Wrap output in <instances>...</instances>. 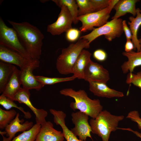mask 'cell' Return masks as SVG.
<instances>
[{
	"mask_svg": "<svg viewBox=\"0 0 141 141\" xmlns=\"http://www.w3.org/2000/svg\"><path fill=\"white\" fill-rule=\"evenodd\" d=\"M8 22L16 31L26 50L32 59L39 60L44 36L36 27L27 22Z\"/></svg>",
	"mask_w": 141,
	"mask_h": 141,
	"instance_id": "6da1fadb",
	"label": "cell"
},
{
	"mask_svg": "<svg viewBox=\"0 0 141 141\" xmlns=\"http://www.w3.org/2000/svg\"><path fill=\"white\" fill-rule=\"evenodd\" d=\"M60 94L73 98L74 102L70 103V106L74 110H78L92 118H96L103 110V107L98 99H92L89 98L84 90L76 91L71 88H66L60 91Z\"/></svg>",
	"mask_w": 141,
	"mask_h": 141,
	"instance_id": "7a4b0ae2",
	"label": "cell"
},
{
	"mask_svg": "<svg viewBox=\"0 0 141 141\" xmlns=\"http://www.w3.org/2000/svg\"><path fill=\"white\" fill-rule=\"evenodd\" d=\"M90 45L87 40L79 38L75 43H71L63 49L56 63L59 73L63 75L72 73L73 66L80 52L84 48H89Z\"/></svg>",
	"mask_w": 141,
	"mask_h": 141,
	"instance_id": "3957f363",
	"label": "cell"
},
{
	"mask_svg": "<svg viewBox=\"0 0 141 141\" xmlns=\"http://www.w3.org/2000/svg\"><path fill=\"white\" fill-rule=\"evenodd\" d=\"M124 117L123 115H115L107 110H102L96 118L90 120L92 132L100 137L102 141H108L111 132L117 130L119 122Z\"/></svg>",
	"mask_w": 141,
	"mask_h": 141,
	"instance_id": "277c9868",
	"label": "cell"
},
{
	"mask_svg": "<svg viewBox=\"0 0 141 141\" xmlns=\"http://www.w3.org/2000/svg\"><path fill=\"white\" fill-rule=\"evenodd\" d=\"M123 20L121 19H115L108 21L102 26L94 28L89 34L81 36L79 38L87 40L90 43L98 37L104 35L109 41L116 38L120 37L124 32L122 25Z\"/></svg>",
	"mask_w": 141,
	"mask_h": 141,
	"instance_id": "5b68a950",
	"label": "cell"
},
{
	"mask_svg": "<svg viewBox=\"0 0 141 141\" xmlns=\"http://www.w3.org/2000/svg\"><path fill=\"white\" fill-rule=\"evenodd\" d=\"M0 45L14 50L27 59L32 60L28 53L16 31L6 25L0 17Z\"/></svg>",
	"mask_w": 141,
	"mask_h": 141,
	"instance_id": "8992f818",
	"label": "cell"
},
{
	"mask_svg": "<svg viewBox=\"0 0 141 141\" xmlns=\"http://www.w3.org/2000/svg\"><path fill=\"white\" fill-rule=\"evenodd\" d=\"M110 13L107 7L100 11L78 16L77 20L82 23L80 30L81 32H85L93 30L95 27L102 26L107 22Z\"/></svg>",
	"mask_w": 141,
	"mask_h": 141,
	"instance_id": "52a82bcc",
	"label": "cell"
},
{
	"mask_svg": "<svg viewBox=\"0 0 141 141\" xmlns=\"http://www.w3.org/2000/svg\"><path fill=\"white\" fill-rule=\"evenodd\" d=\"M72 121L74 125L70 130L79 139L86 141L87 137L91 138L90 133L92 130L88 122L89 116L80 111L71 114Z\"/></svg>",
	"mask_w": 141,
	"mask_h": 141,
	"instance_id": "ba28073f",
	"label": "cell"
},
{
	"mask_svg": "<svg viewBox=\"0 0 141 141\" xmlns=\"http://www.w3.org/2000/svg\"><path fill=\"white\" fill-rule=\"evenodd\" d=\"M60 8L61 11L56 21L47 27V31L53 36L60 35L72 27L73 19L67 7L62 5Z\"/></svg>",
	"mask_w": 141,
	"mask_h": 141,
	"instance_id": "9c48e42d",
	"label": "cell"
},
{
	"mask_svg": "<svg viewBox=\"0 0 141 141\" xmlns=\"http://www.w3.org/2000/svg\"><path fill=\"white\" fill-rule=\"evenodd\" d=\"M39 60H34L28 66L20 70V78L22 88L28 90L34 89L39 91L44 86L33 74V71L39 66Z\"/></svg>",
	"mask_w": 141,
	"mask_h": 141,
	"instance_id": "30bf717a",
	"label": "cell"
},
{
	"mask_svg": "<svg viewBox=\"0 0 141 141\" xmlns=\"http://www.w3.org/2000/svg\"><path fill=\"white\" fill-rule=\"evenodd\" d=\"M30 96L29 90L21 87L15 95L14 101L27 105L35 115L36 124L42 125L46 121L45 118L48 115V112L43 109L35 108L30 101Z\"/></svg>",
	"mask_w": 141,
	"mask_h": 141,
	"instance_id": "8fae6325",
	"label": "cell"
},
{
	"mask_svg": "<svg viewBox=\"0 0 141 141\" xmlns=\"http://www.w3.org/2000/svg\"><path fill=\"white\" fill-rule=\"evenodd\" d=\"M0 59L1 61L15 65L20 69L26 67L34 60H28L20 53L0 45Z\"/></svg>",
	"mask_w": 141,
	"mask_h": 141,
	"instance_id": "7c38bea8",
	"label": "cell"
},
{
	"mask_svg": "<svg viewBox=\"0 0 141 141\" xmlns=\"http://www.w3.org/2000/svg\"><path fill=\"white\" fill-rule=\"evenodd\" d=\"M84 79L87 81L92 80L107 83L110 79L109 74L102 65L91 60L84 70Z\"/></svg>",
	"mask_w": 141,
	"mask_h": 141,
	"instance_id": "4fadbf2b",
	"label": "cell"
},
{
	"mask_svg": "<svg viewBox=\"0 0 141 141\" xmlns=\"http://www.w3.org/2000/svg\"><path fill=\"white\" fill-rule=\"evenodd\" d=\"M89 89L95 96L108 98L123 97V92L109 88L105 82L89 80Z\"/></svg>",
	"mask_w": 141,
	"mask_h": 141,
	"instance_id": "5bb4252c",
	"label": "cell"
},
{
	"mask_svg": "<svg viewBox=\"0 0 141 141\" xmlns=\"http://www.w3.org/2000/svg\"><path fill=\"white\" fill-rule=\"evenodd\" d=\"M64 139L62 132L55 129L48 121L41 125L35 141H63Z\"/></svg>",
	"mask_w": 141,
	"mask_h": 141,
	"instance_id": "9a60e30c",
	"label": "cell"
},
{
	"mask_svg": "<svg viewBox=\"0 0 141 141\" xmlns=\"http://www.w3.org/2000/svg\"><path fill=\"white\" fill-rule=\"evenodd\" d=\"M19 113H17L15 118L5 128L10 141L12 140L17 132L28 130L34 125L33 122L28 121L21 124L22 120L19 119Z\"/></svg>",
	"mask_w": 141,
	"mask_h": 141,
	"instance_id": "2e32d148",
	"label": "cell"
},
{
	"mask_svg": "<svg viewBox=\"0 0 141 141\" xmlns=\"http://www.w3.org/2000/svg\"><path fill=\"white\" fill-rule=\"evenodd\" d=\"M20 72V70L16 67L2 93L13 101L15 95L21 88Z\"/></svg>",
	"mask_w": 141,
	"mask_h": 141,
	"instance_id": "e0dca14e",
	"label": "cell"
},
{
	"mask_svg": "<svg viewBox=\"0 0 141 141\" xmlns=\"http://www.w3.org/2000/svg\"><path fill=\"white\" fill-rule=\"evenodd\" d=\"M138 0H119L114 8L115 13L111 19L119 18L127 13L132 14L133 17L137 15L136 4Z\"/></svg>",
	"mask_w": 141,
	"mask_h": 141,
	"instance_id": "ac0fdd59",
	"label": "cell"
},
{
	"mask_svg": "<svg viewBox=\"0 0 141 141\" xmlns=\"http://www.w3.org/2000/svg\"><path fill=\"white\" fill-rule=\"evenodd\" d=\"M91 54L88 51L83 49L76 61L73 69V75L79 79H84L85 68L91 60Z\"/></svg>",
	"mask_w": 141,
	"mask_h": 141,
	"instance_id": "d6986e66",
	"label": "cell"
},
{
	"mask_svg": "<svg viewBox=\"0 0 141 141\" xmlns=\"http://www.w3.org/2000/svg\"><path fill=\"white\" fill-rule=\"evenodd\" d=\"M122 54L128 59L127 61L124 62L121 66L124 73H133L135 68L141 66V48L138 52L133 51L129 52H124Z\"/></svg>",
	"mask_w": 141,
	"mask_h": 141,
	"instance_id": "ffe728a7",
	"label": "cell"
},
{
	"mask_svg": "<svg viewBox=\"0 0 141 141\" xmlns=\"http://www.w3.org/2000/svg\"><path fill=\"white\" fill-rule=\"evenodd\" d=\"M139 8L137 9V15L136 17L131 16L129 17L130 21L128 22L132 35L131 40L134 46V50L136 49L137 52L141 49V45L137 37V33L139 28L141 25V13Z\"/></svg>",
	"mask_w": 141,
	"mask_h": 141,
	"instance_id": "44dd1931",
	"label": "cell"
},
{
	"mask_svg": "<svg viewBox=\"0 0 141 141\" xmlns=\"http://www.w3.org/2000/svg\"><path fill=\"white\" fill-rule=\"evenodd\" d=\"M16 67L13 64L0 62V93L4 88Z\"/></svg>",
	"mask_w": 141,
	"mask_h": 141,
	"instance_id": "7402d4cb",
	"label": "cell"
},
{
	"mask_svg": "<svg viewBox=\"0 0 141 141\" xmlns=\"http://www.w3.org/2000/svg\"><path fill=\"white\" fill-rule=\"evenodd\" d=\"M41 125L36 124L30 130L14 137L11 141H35Z\"/></svg>",
	"mask_w": 141,
	"mask_h": 141,
	"instance_id": "603a6c76",
	"label": "cell"
},
{
	"mask_svg": "<svg viewBox=\"0 0 141 141\" xmlns=\"http://www.w3.org/2000/svg\"><path fill=\"white\" fill-rule=\"evenodd\" d=\"M60 8L62 5L66 7L73 17V23L77 24L78 21V9L76 0H53L52 1Z\"/></svg>",
	"mask_w": 141,
	"mask_h": 141,
	"instance_id": "cb8c5ba5",
	"label": "cell"
},
{
	"mask_svg": "<svg viewBox=\"0 0 141 141\" xmlns=\"http://www.w3.org/2000/svg\"><path fill=\"white\" fill-rule=\"evenodd\" d=\"M0 104L7 110L12 108H15L19 109L24 114V117L26 119H30L32 117L31 113L29 111H26L24 108L18 107L14 102V101L8 98L2 94L0 96Z\"/></svg>",
	"mask_w": 141,
	"mask_h": 141,
	"instance_id": "d4e9b609",
	"label": "cell"
},
{
	"mask_svg": "<svg viewBox=\"0 0 141 141\" xmlns=\"http://www.w3.org/2000/svg\"><path fill=\"white\" fill-rule=\"evenodd\" d=\"M17 113L14 109L5 110L0 108V128H5L15 118Z\"/></svg>",
	"mask_w": 141,
	"mask_h": 141,
	"instance_id": "484cf974",
	"label": "cell"
},
{
	"mask_svg": "<svg viewBox=\"0 0 141 141\" xmlns=\"http://www.w3.org/2000/svg\"><path fill=\"white\" fill-rule=\"evenodd\" d=\"M36 79L44 86L45 85H51L61 82L72 81L76 77L74 75L67 77L50 78L40 75H35Z\"/></svg>",
	"mask_w": 141,
	"mask_h": 141,
	"instance_id": "4316f807",
	"label": "cell"
},
{
	"mask_svg": "<svg viewBox=\"0 0 141 141\" xmlns=\"http://www.w3.org/2000/svg\"><path fill=\"white\" fill-rule=\"evenodd\" d=\"M78 8V16L94 12L90 0H76Z\"/></svg>",
	"mask_w": 141,
	"mask_h": 141,
	"instance_id": "83f0119b",
	"label": "cell"
},
{
	"mask_svg": "<svg viewBox=\"0 0 141 141\" xmlns=\"http://www.w3.org/2000/svg\"><path fill=\"white\" fill-rule=\"evenodd\" d=\"M126 83L128 84H132L141 88V71L136 74L129 73L127 76Z\"/></svg>",
	"mask_w": 141,
	"mask_h": 141,
	"instance_id": "f1b7e54d",
	"label": "cell"
},
{
	"mask_svg": "<svg viewBox=\"0 0 141 141\" xmlns=\"http://www.w3.org/2000/svg\"><path fill=\"white\" fill-rule=\"evenodd\" d=\"M81 32L78 29L72 27L66 32V39L70 42H74L79 38Z\"/></svg>",
	"mask_w": 141,
	"mask_h": 141,
	"instance_id": "f546056e",
	"label": "cell"
},
{
	"mask_svg": "<svg viewBox=\"0 0 141 141\" xmlns=\"http://www.w3.org/2000/svg\"><path fill=\"white\" fill-rule=\"evenodd\" d=\"M94 12L103 10L108 7L110 0H90Z\"/></svg>",
	"mask_w": 141,
	"mask_h": 141,
	"instance_id": "4dcf8cb0",
	"label": "cell"
},
{
	"mask_svg": "<svg viewBox=\"0 0 141 141\" xmlns=\"http://www.w3.org/2000/svg\"><path fill=\"white\" fill-rule=\"evenodd\" d=\"M62 129V132L66 141H83L78 139L67 126H64Z\"/></svg>",
	"mask_w": 141,
	"mask_h": 141,
	"instance_id": "1f68e13d",
	"label": "cell"
},
{
	"mask_svg": "<svg viewBox=\"0 0 141 141\" xmlns=\"http://www.w3.org/2000/svg\"><path fill=\"white\" fill-rule=\"evenodd\" d=\"M126 118L130 119L132 121L136 123L139 129L141 130V118L137 111H130L128 114Z\"/></svg>",
	"mask_w": 141,
	"mask_h": 141,
	"instance_id": "d6a6232c",
	"label": "cell"
},
{
	"mask_svg": "<svg viewBox=\"0 0 141 141\" xmlns=\"http://www.w3.org/2000/svg\"><path fill=\"white\" fill-rule=\"evenodd\" d=\"M93 57L97 61L102 62L105 60L107 55L105 52L103 50L98 49L95 50L93 53Z\"/></svg>",
	"mask_w": 141,
	"mask_h": 141,
	"instance_id": "836d02e7",
	"label": "cell"
},
{
	"mask_svg": "<svg viewBox=\"0 0 141 141\" xmlns=\"http://www.w3.org/2000/svg\"><path fill=\"white\" fill-rule=\"evenodd\" d=\"M122 25L123 32L125 33L126 40H131L132 37V34L130 29L127 25L126 20H123Z\"/></svg>",
	"mask_w": 141,
	"mask_h": 141,
	"instance_id": "e575fe53",
	"label": "cell"
},
{
	"mask_svg": "<svg viewBox=\"0 0 141 141\" xmlns=\"http://www.w3.org/2000/svg\"><path fill=\"white\" fill-rule=\"evenodd\" d=\"M134 49V45L131 40H126L125 46V52H129Z\"/></svg>",
	"mask_w": 141,
	"mask_h": 141,
	"instance_id": "d590c367",
	"label": "cell"
},
{
	"mask_svg": "<svg viewBox=\"0 0 141 141\" xmlns=\"http://www.w3.org/2000/svg\"><path fill=\"white\" fill-rule=\"evenodd\" d=\"M118 129H120L124 130H126L132 132L137 137L141 139V133L136 131H134L130 128H122L118 127Z\"/></svg>",
	"mask_w": 141,
	"mask_h": 141,
	"instance_id": "8d00e7d4",
	"label": "cell"
},
{
	"mask_svg": "<svg viewBox=\"0 0 141 141\" xmlns=\"http://www.w3.org/2000/svg\"><path fill=\"white\" fill-rule=\"evenodd\" d=\"M119 1V0H110L109 3L108 7L110 12L112 9L114 8Z\"/></svg>",
	"mask_w": 141,
	"mask_h": 141,
	"instance_id": "74e56055",
	"label": "cell"
},
{
	"mask_svg": "<svg viewBox=\"0 0 141 141\" xmlns=\"http://www.w3.org/2000/svg\"><path fill=\"white\" fill-rule=\"evenodd\" d=\"M0 134L3 137L2 141H10L8 138H6L4 136V135L7 134V133L5 131L2 132L0 131Z\"/></svg>",
	"mask_w": 141,
	"mask_h": 141,
	"instance_id": "f35d334b",
	"label": "cell"
},
{
	"mask_svg": "<svg viewBox=\"0 0 141 141\" xmlns=\"http://www.w3.org/2000/svg\"><path fill=\"white\" fill-rule=\"evenodd\" d=\"M139 41L141 45V38L139 39Z\"/></svg>",
	"mask_w": 141,
	"mask_h": 141,
	"instance_id": "ab89813d",
	"label": "cell"
},
{
	"mask_svg": "<svg viewBox=\"0 0 141 141\" xmlns=\"http://www.w3.org/2000/svg\"><path fill=\"white\" fill-rule=\"evenodd\" d=\"M140 12L141 13V10H140Z\"/></svg>",
	"mask_w": 141,
	"mask_h": 141,
	"instance_id": "60d3db41",
	"label": "cell"
}]
</instances>
